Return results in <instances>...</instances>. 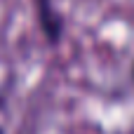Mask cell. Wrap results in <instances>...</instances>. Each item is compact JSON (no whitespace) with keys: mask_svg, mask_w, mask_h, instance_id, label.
<instances>
[{"mask_svg":"<svg viewBox=\"0 0 134 134\" xmlns=\"http://www.w3.org/2000/svg\"><path fill=\"white\" fill-rule=\"evenodd\" d=\"M31 2H33L35 21H38V28H40L45 42L57 47L66 31V19H64L61 9L57 7L54 0H31Z\"/></svg>","mask_w":134,"mask_h":134,"instance_id":"cell-1","label":"cell"},{"mask_svg":"<svg viewBox=\"0 0 134 134\" xmlns=\"http://www.w3.org/2000/svg\"><path fill=\"white\" fill-rule=\"evenodd\" d=\"M132 82H134V61H132Z\"/></svg>","mask_w":134,"mask_h":134,"instance_id":"cell-2","label":"cell"},{"mask_svg":"<svg viewBox=\"0 0 134 134\" xmlns=\"http://www.w3.org/2000/svg\"><path fill=\"white\" fill-rule=\"evenodd\" d=\"M0 134H5V127H2V125H0Z\"/></svg>","mask_w":134,"mask_h":134,"instance_id":"cell-3","label":"cell"}]
</instances>
